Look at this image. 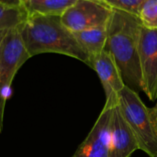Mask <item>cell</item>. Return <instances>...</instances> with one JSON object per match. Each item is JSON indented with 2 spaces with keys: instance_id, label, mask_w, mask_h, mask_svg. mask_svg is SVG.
Returning a JSON list of instances; mask_svg holds the SVG:
<instances>
[{
  "instance_id": "6da1fadb",
  "label": "cell",
  "mask_w": 157,
  "mask_h": 157,
  "mask_svg": "<svg viewBox=\"0 0 157 157\" xmlns=\"http://www.w3.org/2000/svg\"><path fill=\"white\" fill-rule=\"evenodd\" d=\"M141 28L137 16L117 9L107 26L106 49L113 56L125 85L136 93L143 91L138 50Z\"/></svg>"
},
{
  "instance_id": "7a4b0ae2",
  "label": "cell",
  "mask_w": 157,
  "mask_h": 157,
  "mask_svg": "<svg viewBox=\"0 0 157 157\" xmlns=\"http://www.w3.org/2000/svg\"><path fill=\"white\" fill-rule=\"evenodd\" d=\"M21 35L30 57L56 53L76 58L89 66V56L58 16L29 15L21 25Z\"/></svg>"
},
{
  "instance_id": "3957f363",
  "label": "cell",
  "mask_w": 157,
  "mask_h": 157,
  "mask_svg": "<svg viewBox=\"0 0 157 157\" xmlns=\"http://www.w3.org/2000/svg\"><path fill=\"white\" fill-rule=\"evenodd\" d=\"M119 107L132 130L139 146L150 157L157 155V133L153 125L149 109L138 93L125 86L119 95Z\"/></svg>"
},
{
  "instance_id": "277c9868",
  "label": "cell",
  "mask_w": 157,
  "mask_h": 157,
  "mask_svg": "<svg viewBox=\"0 0 157 157\" xmlns=\"http://www.w3.org/2000/svg\"><path fill=\"white\" fill-rule=\"evenodd\" d=\"M21 25L8 30L0 44V133L12 81L17 70L30 58L21 35Z\"/></svg>"
},
{
  "instance_id": "5b68a950",
  "label": "cell",
  "mask_w": 157,
  "mask_h": 157,
  "mask_svg": "<svg viewBox=\"0 0 157 157\" xmlns=\"http://www.w3.org/2000/svg\"><path fill=\"white\" fill-rule=\"evenodd\" d=\"M113 8L99 0H77L61 17L63 24L72 32L107 26Z\"/></svg>"
},
{
  "instance_id": "8992f818",
  "label": "cell",
  "mask_w": 157,
  "mask_h": 157,
  "mask_svg": "<svg viewBox=\"0 0 157 157\" xmlns=\"http://www.w3.org/2000/svg\"><path fill=\"white\" fill-rule=\"evenodd\" d=\"M89 67L98 75L106 94L105 108H114L119 105V95L126 86L121 72L109 51L103 50L90 58Z\"/></svg>"
},
{
  "instance_id": "52a82bcc",
  "label": "cell",
  "mask_w": 157,
  "mask_h": 157,
  "mask_svg": "<svg viewBox=\"0 0 157 157\" xmlns=\"http://www.w3.org/2000/svg\"><path fill=\"white\" fill-rule=\"evenodd\" d=\"M138 50L143 91L150 100H156L157 30H148L142 26Z\"/></svg>"
},
{
  "instance_id": "ba28073f",
  "label": "cell",
  "mask_w": 157,
  "mask_h": 157,
  "mask_svg": "<svg viewBox=\"0 0 157 157\" xmlns=\"http://www.w3.org/2000/svg\"><path fill=\"white\" fill-rule=\"evenodd\" d=\"M112 109L103 107L87 137L72 157H109Z\"/></svg>"
},
{
  "instance_id": "9c48e42d",
  "label": "cell",
  "mask_w": 157,
  "mask_h": 157,
  "mask_svg": "<svg viewBox=\"0 0 157 157\" xmlns=\"http://www.w3.org/2000/svg\"><path fill=\"white\" fill-rule=\"evenodd\" d=\"M137 150L136 139L117 105L112 109L109 157H130Z\"/></svg>"
},
{
  "instance_id": "30bf717a",
  "label": "cell",
  "mask_w": 157,
  "mask_h": 157,
  "mask_svg": "<svg viewBox=\"0 0 157 157\" xmlns=\"http://www.w3.org/2000/svg\"><path fill=\"white\" fill-rule=\"evenodd\" d=\"M108 26V25H107ZM107 26L73 32L76 41L89 56H95L106 49L108 32Z\"/></svg>"
},
{
  "instance_id": "8fae6325",
  "label": "cell",
  "mask_w": 157,
  "mask_h": 157,
  "mask_svg": "<svg viewBox=\"0 0 157 157\" xmlns=\"http://www.w3.org/2000/svg\"><path fill=\"white\" fill-rule=\"evenodd\" d=\"M29 15L58 16L71 7L77 0H19Z\"/></svg>"
},
{
  "instance_id": "7c38bea8",
  "label": "cell",
  "mask_w": 157,
  "mask_h": 157,
  "mask_svg": "<svg viewBox=\"0 0 157 157\" xmlns=\"http://www.w3.org/2000/svg\"><path fill=\"white\" fill-rule=\"evenodd\" d=\"M29 14L21 4H12L0 0V31L10 30L23 24Z\"/></svg>"
},
{
  "instance_id": "4fadbf2b",
  "label": "cell",
  "mask_w": 157,
  "mask_h": 157,
  "mask_svg": "<svg viewBox=\"0 0 157 157\" xmlns=\"http://www.w3.org/2000/svg\"><path fill=\"white\" fill-rule=\"evenodd\" d=\"M141 25L148 30H157V0H146L137 15Z\"/></svg>"
},
{
  "instance_id": "5bb4252c",
  "label": "cell",
  "mask_w": 157,
  "mask_h": 157,
  "mask_svg": "<svg viewBox=\"0 0 157 157\" xmlns=\"http://www.w3.org/2000/svg\"><path fill=\"white\" fill-rule=\"evenodd\" d=\"M113 9L121 10L137 16L141 6L146 0H103Z\"/></svg>"
},
{
  "instance_id": "9a60e30c",
  "label": "cell",
  "mask_w": 157,
  "mask_h": 157,
  "mask_svg": "<svg viewBox=\"0 0 157 157\" xmlns=\"http://www.w3.org/2000/svg\"><path fill=\"white\" fill-rule=\"evenodd\" d=\"M149 112H150V116H151V119H152L153 125H154L155 130V131H156L157 133V103L153 108L149 109Z\"/></svg>"
},
{
  "instance_id": "2e32d148",
  "label": "cell",
  "mask_w": 157,
  "mask_h": 157,
  "mask_svg": "<svg viewBox=\"0 0 157 157\" xmlns=\"http://www.w3.org/2000/svg\"><path fill=\"white\" fill-rule=\"evenodd\" d=\"M8 30H3V31H0V44H1V43H2V40H3V38L5 37V35H6V31H7Z\"/></svg>"
},
{
  "instance_id": "e0dca14e",
  "label": "cell",
  "mask_w": 157,
  "mask_h": 157,
  "mask_svg": "<svg viewBox=\"0 0 157 157\" xmlns=\"http://www.w3.org/2000/svg\"><path fill=\"white\" fill-rule=\"evenodd\" d=\"M3 1L8 2V3H12V4H17V5L20 4V1L19 0H3Z\"/></svg>"
},
{
  "instance_id": "ac0fdd59",
  "label": "cell",
  "mask_w": 157,
  "mask_h": 157,
  "mask_svg": "<svg viewBox=\"0 0 157 157\" xmlns=\"http://www.w3.org/2000/svg\"><path fill=\"white\" fill-rule=\"evenodd\" d=\"M99 1H103V0H99Z\"/></svg>"
},
{
  "instance_id": "d6986e66",
  "label": "cell",
  "mask_w": 157,
  "mask_h": 157,
  "mask_svg": "<svg viewBox=\"0 0 157 157\" xmlns=\"http://www.w3.org/2000/svg\"><path fill=\"white\" fill-rule=\"evenodd\" d=\"M155 157H157V155H155Z\"/></svg>"
}]
</instances>
